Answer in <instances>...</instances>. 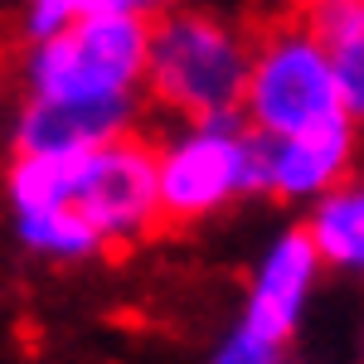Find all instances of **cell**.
Returning <instances> with one entry per match:
<instances>
[{"label": "cell", "instance_id": "6da1fadb", "mask_svg": "<svg viewBox=\"0 0 364 364\" xmlns=\"http://www.w3.org/2000/svg\"><path fill=\"white\" fill-rule=\"evenodd\" d=\"M151 15L136 0H78V20L29 49V97L44 102H136L146 83Z\"/></svg>", "mask_w": 364, "mask_h": 364}, {"label": "cell", "instance_id": "7a4b0ae2", "mask_svg": "<svg viewBox=\"0 0 364 364\" xmlns=\"http://www.w3.org/2000/svg\"><path fill=\"white\" fill-rule=\"evenodd\" d=\"M252 44L233 25L195 10H175L151 20L146 87L185 122L238 117L248 87Z\"/></svg>", "mask_w": 364, "mask_h": 364}, {"label": "cell", "instance_id": "3957f363", "mask_svg": "<svg viewBox=\"0 0 364 364\" xmlns=\"http://www.w3.org/2000/svg\"><path fill=\"white\" fill-rule=\"evenodd\" d=\"M243 127L262 141L306 136L321 127L350 122L340 107L331 58L311 25H282L252 44L248 87H243Z\"/></svg>", "mask_w": 364, "mask_h": 364}, {"label": "cell", "instance_id": "277c9868", "mask_svg": "<svg viewBox=\"0 0 364 364\" xmlns=\"http://www.w3.org/2000/svg\"><path fill=\"white\" fill-rule=\"evenodd\" d=\"M257 190V136L243 117L180 122L156 151V204L166 219L195 224Z\"/></svg>", "mask_w": 364, "mask_h": 364}, {"label": "cell", "instance_id": "5b68a950", "mask_svg": "<svg viewBox=\"0 0 364 364\" xmlns=\"http://www.w3.org/2000/svg\"><path fill=\"white\" fill-rule=\"evenodd\" d=\"M73 209L102 233V243L141 233L151 219H161L156 151L136 136H122L78 156L73 161Z\"/></svg>", "mask_w": 364, "mask_h": 364}, {"label": "cell", "instance_id": "8992f818", "mask_svg": "<svg viewBox=\"0 0 364 364\" xmlns=\"http://www.w3.org/2000/svg\"><path fill=\"white\" fill-rule=\"evenodd\" d=\"M316 277H321V257L311 248V238L301 228H287L277 233L267 252L257 257L248 282V301H243V331L267 345H287L291 331L301 326L306 316V301L316 291Z\"/></svg>", "mask_w": 364, "mask_h": 364}, {"label": "cell", "instance_id": "52a82bcc", "mask_svg": "<svg viewBox=\"0 0 364 364\" xmlns=\"http://www.w3.org/2000/svg\"><path fill=\"white\" fill-rule=\"evenodd\" d=\"M136 102H44L29 97L15 117V156L78 161L107 141L132 136Z\"/></svg>", "mask_w": 364, "mask_h": 364}, {"label": "cell", "instance_id": "ba28073f", "mask_svg": "<svg viewBox=\"0 0 364 364\" xmlns=\"http://www.w3.org/2000/svg\"><path fill=\"white\" fill-rule=\"evenodd\" d=\"M355 161V122H336L306 136L262 141L257 136V190L282 199H316L345 185Z\"/></svg>", "mask_w": 364, "mask_h": 364}, {"label": "cell", "instance_id": "9c48e42d", "mask_svg": "<svg viewBox=\"0 0 364 364\" xmlns=\"http://www.w3.org/2000/svg\"><path fill=\"white\" fill-rule=\"evenodd\" d=\"M301 233L311 238L321 267L364 272V180H345L331 195H321Z\"/></svg>", "mask_w": 364, "mask_h": 364}, {"label": "cell", "instance_id": "30bf717a", "mask_svg": "<svg viewBox=\"0 0 364 364\" xmlns=\"http://www.w3.org/2000/svg\"><path fill=\"white\" fill-rule=\"evenodd\" d=\"M311 29L331 58V73L340 87V107L355 122L364 117V0H331L311 10Z\"/></svg>", "mask_w": 364, "mask_h": 364}, {"label": "cell", "instance_id": "8fae6325", "mask_svg": "<svg viewBox=\"0 0 364 364\" xmlns=\"http://www.w3.org/2000/svg\"><path fill=\"white\" fill-rule=\"evenodd\" d=\"M15 233L29 252L39 257H54V262H83L102 248V233L87 224L73 204L49 209V214H34V219H15Z\"/></svg>", "mask_w": 364, "mask_h": 364}, {"label": "cell", "instance_id": "7c38bea8", "mask_svg": "<svg viewBox=\"0 0 364 364\" xmlns=\"http://www.w3.org/2000/svg\"><path fill=\"white\" fill-rule=\"evenodd\" d=\"M73 20H78V0H34V5L25 10L29 49H39V44L58 39L63 29H73Z\"/></svg>", "mask_w": 364, "mask_h": 364}, {"label": "cell", "instance_id": "4fadbf2b", "mask_svg": "<svg viewBox=\"0 0 364 364\" xmlns=\"http://www.w3.org/2000/svg\"><path fill=\"white\" fill-rule=\"evenodd\" d=\"M209 364H287V345H267V340L248 336L243 326H233L224 345L209 355Z\"/></svg>", "mask_w": 364, "mask_h": 364}, {"label": "cell", "instance_id": "5bb4252c", "mask_svg": "<svg viewBox=\"0 0 364 364\" xmlns=\"http://www.w3.org/2000/svg\"><path fill=\"white\" fill-rule=\"evenodd\" d=\"M360 364H364V360H360Z\"/></svg>", "mask_w": 364, "mask_h": 364}]
</instances>
